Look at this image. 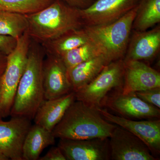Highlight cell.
Listing matches in <instances>:
<instances>
[{
	"label": "cell",
	"instance_id": "cell-9",
	"mask_svg": "<svg viewBox=\"0 0 160 160\" xmlns=\"http://www.w3.org/2000/svg\"><path fill=\"white\" fill-rule=\"evenodd\" d=\"M102 117L109 122L128 130L141 139L153 156L160 153V120L130 119L112 114L102 108H97Z\"/></svg>",
	"mask_w": 160,
	"mask_h": 160
},
{
	"label": "cell",
	"instance_id": "cell-19",
	"mask_svg": "<svg viewBox=\"0 0 160 160\" xmlns=\"http://www.w3.org/2000/svg\"><path fill=\"white\" fill-rule=\"evenodd\" d=\"M90 42L89 37L82 29L68 32L49 42L42 43L46 54L61 57L67 52Z\"/></svg>",
	"mask_w": 160,
	"mask_h": 160
},
{
	"label": "cell",
	"instance_id": "cell-16",
	"mask_svg": "<svg viewBox=\"0 0 160 160\" xmlns=\"http://www.w3.org/2000/svg\"><path fill=\"white\" fill-rule=\"evenodd\" d=\"M75 100L74 91L57 98L44 100L35 115V124L52 132Z\"/></svg>",
	"mask_w": 160,
	"mask_h": 160
},
{
	"label": "cell",
	"instance_id": "cell-21",
	"mask_svg": "<svg viewBox=\"0 0 160 160\" xmlns=\"http://www.w3.org/2000/svg\"><path fill=\"white\" fill-rule=\"evenodd\" d=\"M28 27L26 15L0 11V34L18 39L28 30Z\"/></svg>",
	"mask_w": 160,
	"mask_h": 160
},
{
	"label": "cell",
	"instance_id": "cell-10",
	"mask_svg": "<svg viewBox=\"0 0 160 160\" xmlns=\"http://www.w3.org/2000/svg\"><path fill=\"white\" fill-rule=\"evenodd\" d=\"M31 121L24 117H12L8 121L0 118V152L9 160H22L23 143Z\"/></svg>",
	"mask_w": 160,
	"mask_h": 160
},
{
	"label": "cell",
	"instance_id": "cell-15",
	"mask_svg": "<svg viewBox=\"0 0 160 160\" xmlns=\"http://www.w3.org/2000/svg\"><path fill=\"white\" fill-rule=\"evenodd\" d=\"M124 61H149L157 56L160 49V26L150 30H132Z\"/></svg>",
	"mask_w": 160,
	"mask_h": 160
},
{
	"label": "cell",
	"instance_id": "cell-26",
	"mask_svg": "<svg viewBox=\"0 0 160 160\" xmlns=\"http://www.w3.org/2000/svg\"><path fill=\"white\" fill-rule=\"evenodd\" d=\"M38 160H66V159L62 152L57 146L52 147L45 155L40 157Z\"/></svg>",
	"mask_w": 160,
	"mask_h": 160
},
{
	"label": "cell",
	"instance_id": "cell-25",
	"mask_svg": "<svg viewBox=\"0 0 160 160\" xmlns=\"http://www.w3.org/2000/svg\"><path fill=\"white\" fill-rule=\"evenodd\" d=\"M17 42L12 37L0 34V52L8 56L15 49Z\"/></svg>",
	"mask_w": 160,
	"mask_h": 160
},
{
	"label": "cell",
	"instance_id": "cell-5",
	"mask_svg": "<svg viewBox=\"0 0 160 160\" xmlns=\"http://www.w3.org/2000/svg\"><path fill=\"white\" fill-rule=\"evenodd\" d=\"M32 38L26 31L18 39L15 49L7 56L6 69L1 77L0 118L10 116L18 86L27 63Z\"/></svg>",
	"mask_w": 160,
	"mask_h": 160
},
{
	"label": "cell",
	"instance_id": "cell-30",
	"mask_svg": "<svg viewBox=\"0 0 160 160\" xmlns=\"http://www.w3.org/2000/svg\"><path fill=\"white\" fill-rule=\"evenodd\" d=\"M1 77L2 76L0 77V102H1Z\"/></svg>",
	"mask_w": 160,
	"mask_h": 160
},
{
	"label": "cell",
	"instance_id": "cell-11",
	"mask_svg": "<svg viewBox=\"0 0 160 160\" xmlns=\"http://www.w3.org/2000/svg\"><path fill=\"white\" fill-rule=\"evenodd\" d=\"M139 0H95L80 9L85 26L106 25L117 21L137 6Z\"/></svg>",
	"mask_w": 160,
	"mask_h": 160
},
{
	"label": "cell",
	"instance_id": "cell-14",
	"mask_svg": "<svg viewBox=\"0 0 160 160\" xmlns=\"http://www.w3.org/2000/svg\"><path fill=\"white\" fill-rule=\"evenodd\" d=\"M122 91L135 92L160 87V73L142 61H124Z\"/></svg>",
	"mask_w": 160,
	"mask_h": 160
},
{
	"label": "cell",
	"instance_id": "cell-7",
	"mask_svg": "<svg viewBox=\"0 0 160 160\" xmlns=\"http://www.w3.org/2000/svg\"><path fill=\"white\" fill-rule=\"evenodd\" d=\"M108 95L103 106L127 118L138 120L159 118L160 109L144 102L134 92H124L115 89Z\"/></svg>",
	"mask_w": 160,
	"mask_h": 160
},
{
	"label": "cell",
	"instance_id": "cell-29",
	"mask_svg": "<svg viewBox=\"0 0 160 160\" xmlns=\"http://www.w3.org/2000/svg\"><path fill=\"white\" fill-rule=\"evenodd\" d=\"M9 159L0 152V160H8Z\"/></svg>",
	"mask_w": 160,
	"mask_h": 160
},
{
	"label": "cell",
	"instance_id": "cell-23",
	"mask_svg": "<svg viewBox=\"0 0 160 160\" xmlns=\"http://www.w3.org/2000/svg\"><path fill=\"white\" fill-rule=\"evenodd\" d=\"M101 55L103 54L98 47L90 41L82 46L67 52L59 57L69 69Z\"/></svg>",
	"mask_w": 160,
	"mask_h": 160
},
{
	"label": "cell",
	"instance_id": "cell-22",
	"mask_svg": "<svg viewBox=\"0 0 160 160\" xmlns=\"http://www.w3.org/2000/svg\"><path fill=\"white\" fill-rule=\"evenodd\" d=\"M55 0H0V11L28 15L44 9Z\"/></svg>",
	"mask_w": 160,
	"mask_h": 160
},
{
	"label": "cell",
	"instance_id": "cell-31",
	"mask_svg": "<svg viewBox=\"0 0 160 160\" xmlns=\"http://www.w3.org/2000/svg\"><path fill=\"white\" fill-rule=\"evenodd\" d=\"M94 1H95V0H94Z\"/></svg>",
	"mask_w": 160,
	"mask_h": 160
},
{
	"label": "cell",
	"instance_id": "cell-2",
	"mask_svg": "<svg viewBox=\"0 0 160 160\" xmlns=\"http://www.w3.org/2000/svg\"><path fill=\"white\" fill-rule=\"evenodd\" d=\"M26 15L29 36L42 43L85 26L80 9L69 6L62 0H55L44 9Z\"/></svg>",
	"mask_w": 160,
	"mask_h": 160
},
{
	"label": "cell",
	"instance_id": "cell-17",
	"mask_svg": "<svg viewBox=\"0 0 160 160\" xmlns=\"http://www.w3.org/2000/svg\"><path fill=\"white\" fill-rule=\"evenodd\" d=\"M52 132L34 124L26 134L22 147V160H38L44 149L55 144Z\"/></svg>",
	"mask_w": 160,
	"mask_h": 160
},
{
	"label": "cell",
	"instance_id": "cell-4",
	"mask_svg": "<svg viewBox=\"0 0 160 160\" xmlns=\"http://www.w3.org/2000/svg\"><path fill=\"white\" fill-rule=\"evenodd\" d=\"M137 6L117 21L106 25L85 26L89 40L109 62L123 59L129 44Z\"/></svg>",
	"mask_w": 160,
	"mask_h": 160
},
{
	"label": "cell",
	"instance_id": "cell-18",
	"mask_svg": "<svg viewBox=\"0 0 160 160\" xmlns=\"http://www.w3.org/2000/svg\"><path fill=\"white\" fill-rule=\"evenodd\" d=\"M110 63L103 55L96 57L68 69L72 90L75 92L92 81Z\"/></svg>",
	"mask_w": 160,
	"mask_h": 160
},
{
	"label": "cell",
	"instance_id": "cell-1",
	"mask_svg": "<svg viewBox=\"0 0 160 160\" xmlns=\"http://www.w3.org/2000/svg\"><path fill=\"white\" fill-rule=\"evenodd\" d=\"M116 125L106 121L97 108L76 100L52 130L56 138H109Z\"/></svg>",
	"mask_w": 160,
	"mask_h": 160
},
{
	"label": "cell",
	"instance_id": "cell-20",
	"mask_svg": "<svg viewBox=\"0 0 160 160\" xmlns=\"http://www.w3.org/2000/svg\"><path fill=\"white\" fill-rule=\"evenodd\" d=\"M160 22V0H139L132 30L144 31Z\"/></svg>",
	"mask_w": 160,
	"mask_h": 160
},
{
	"label": "cell",
	"instance_id": "cell-13",
	"mask_svg": "<svg viewBox=\"0 0 160 160\" xmlns=\"http://www.w3.org/2000/svg\"><path fill=\"white\" fill-rule=\"evenodd\" d=\"M47 54L43 64V80L45 100L63 96L73 91L68 69L59 57Z\"/></svg>",
	"mask_w": 160,
	"mask_h": 160
},
{
	"label": "cell",
	"instance_id": "cell-8",
	"mask_svg": "<svg viewBox=\"0 0 160 160\" xmlns=\"http://www.w3.org/2000/svg\"><path fill=\"white\" fill-rule=\"evenodd\" d=\"M109 142L110 160H158L141 139L119 126H116Z\"/></svg>",
	"mask_w": 160,
	"mask_h": 160
},
{
	"label": "cell",
	"instance_id": "cell-24",
	"mask_svg": "<svg viewBox=\"0 0 160 160\" xmlns=\"http://www.w3.org/2000/svg\"><path fill=\"white\" fill-rule=\"evenodd\" d=\"M137 96L146 102L160 108V87L134 92Z\"/></svg>",
	"mask_w": 160,
	"mask_h": 160
},
{
	"label": "cell",
	"instance_id": "cell-6",
	"mask_svg": "<svg viewBox=\"0 0 160 160\" xmlns=\"http://www.w3.org/2000/svg\"><path fill=\"white\" fill-rule=\"evenodd\" d=\"M124 76L123 59L112 61L90 83L74 92L76 100L96 108H102L110 92L122 89Z\"/></svg>",
	"mask_w": 160,
	"mask_h": 160
},
{
	"label": "cell",
	"instance_id": "cell-27",
	"mask_svg": "<svg viewBox=\"0 0 160 160\" xmlns=\"http://www.w3.org/2000/svg\"><path fill=\"white\" fill-rule=\"evenodd\" d=\"M69 6L82 9L89 7L94 0H62Z\"/></svg>",
	"mask_w": 160,
	"mask_h": 160
},
{
	"label": "cell",
	"instance_id": "cell-12",
	"mask_svg": "<svg viewBox=\"0 0 160 160\" xmlns=\"http://www.w3.org/2000/svg\"><path fill=\"white\" fill-rule=\"evenodd\" d=\"M58 146L66 160H110L109 138L59 139Z\"/></svg>",
	"mask_w": 160,
	"mask_h": 160
},
{
	"label": "cell",
	"instance_id": "cell-28",
	"mask_svg": "<svg viewBox=\"0 0 160 160\" xmlns=\"http://www.w3.org/2000/svg\"><path fill=\"white\" fill-rule=\"evenodd\" d=\"M7 56L0 52V77L2 75L7 64Z\"/></svg>",
	"mask_w": 160,
	"mask_h": 160
},
{
	"label": "cell",
	"instance_id": "cell-3",
	"mask_svg": "<svg viewBox=\"0 0 160 160\" xmlns=\"http://www.w3.org/2000/svg\"><path fill=\"white\" fill-rule=\"evenodd\" d=\"M44 52L31 42L25 70L18 86L11 117L33 119L38 108L45 100L43 80Z\"/></svg>",
	"mask_w": 160,
	"mask_h": 160
}]
</instances>
